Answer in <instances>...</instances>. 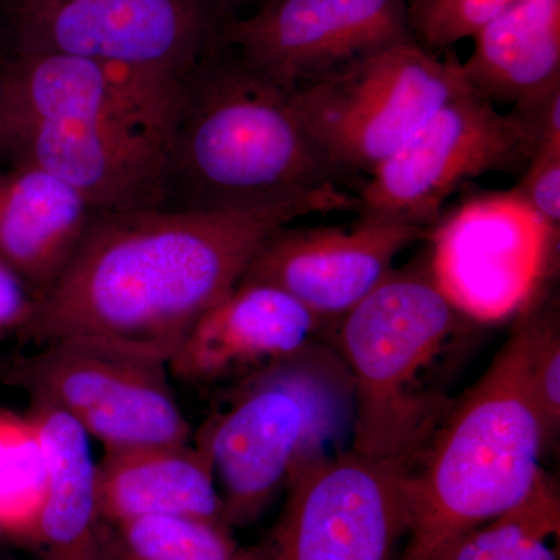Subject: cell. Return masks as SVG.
Instances as JSON below:
<instances>
[{"instance_id":"cell-1","label":"cell","mask_w":560,"mask_h":560,"mask_svg":"<svg viewBox=\"0 0 560 560\" xmlns=\"http://www.w3.org/2000/svg\"><path fill=\"white\" fill-rule=\"evenodd\" d=\"M357 209L305 200L253 210L97 212L72 259L36 296L24 329L38 345L92 340L168 363L191 327L245 275L261 243L302 217Z\"/></svg>"},{"instance_id":"cell-2","label":"cell","mask_w":560,"mask_h":560,"mask_svg":"<svg viewBox=\"0 0 560 560\" xmlns=\"http://www.w3.org/2000/svg\"><path fill=\"white\" fill-rule=\"evenodd\" d=\"M326 160L289 92L234 55L191 73L168 145L164 208L230 212L318 200H359Z\"/></svg>"},{"instance_id":"cell-3","label":"cell","mask_w":560,"mask_h":560,"mask_svg":"<svg viewBox=\"0 0 560 560\" xmlns=\"http://www.w3.org/2000/svg\"><path fill=\"white\" fill-rule=\"evenodd\" d=\"M529 307L489 370L411 470V528L401 560H434L469 530L521 504L551 442L528 381Z\"/></svg>"},{"instance_id":"cell-4","label":"cell","mask_w":560,"mask_h":560,"mask_svg":"<svg viewBox=\"0 0 560 560\" xmlns=\"http://www.w3.org/2000/svg\"><path fill=\"white\" fill-rule=\"evenodd\" d=\"M355 396L337 350L312 342L242 378L195 444L208 453L230 528L248 526L352 431Z\"/></svg>"},{"instance_id":"cell-5","label":"cell","mask_w":560,"mask_h":560,"mask_svg":"<svg viewBox=\"0 0 560 560\" xmlns=\"http://www.w3.org/2000/svg\"><path fill=\"white\" fill-rule=\"evenodd\" d=\"M463 315L441 289L430 250L385 279L335 324V346L355 396L353 451L416 466L430 408L415 393Z\"/></svg>"},{"instance_id":"cell-6","label":"cell","mask_w":560,"mask_h":560,"mask_svg":"<svg viewBox=\"0 0 560 560\" xmlns=\"http://www.w3.org/2000/svg\"><path fill=\"white\" fill-rule=\"evenodd\" d=\"M560 90L501 113L470 90L441 106L368 176L359 217L430 231L448 198L490 172H523L550 121Z\"/></svg>"},{"instance_id":"cell-7","label":"cell","mask_w":560,"mask_h":560,"mask_svg":"<svg viewBox=\"0 0 560 560\" xmlns=\"http://www.w3.org/2000/svg\"><path fill=\"white\" fill-rule=\"evenodd\" d=\"M469 90L460 62L415 40L289 92L320 153L341 175L370 176L423 121Z\"/></svg>"},{"instance_id":"cell-8","label":"cell","mask_w":560,"mask_h":560,"mask_svg":"<svg viewBox=\"0 0 560 560\" xmlns=\"http://www.w3.org/2000/svg\"><path fill=\"white\" fill-rule=\"evenodd\" d=\"M18 54H62L190 79L220 49L217 0H7Z\"/></svg>"},{"instance_id":"cell-9","label":"cell","mask_w":560,"mask_h":560,"mask_svg":"<svg viewBox=\"0 0 560 560\" xmlns=\"http://www.w3.org/2000/svg\"><path fill=\"white\" fill-rule=\"evenodd\" d=\"M7 374L31 399L65 411L105 452L191 442L165 361L106 342L61 340Z\"/></svg>"},{"instance_id":"cell-10","label":"cell","mask_w":560,"mask_h":560,"mask_svg":"<svg viewBox=\"0 0 560 560\" xmlns=\"http://www.w3.org/2000/svg\"><path fill=\"white\" fill-rule=\"evenodd\" d=\"M412 469L353 448L305 467L285 489L267 560H401Z\"/></svg>"},{"instance_id":"cell-11","label":"cell","mask_w":560,"mask_h":560,"mask_svg":"<svg viewBox=\"0 0 560 560\" xmlns=\"http://www.w3.org/2000/svg\"><path fill=\"white\" fill-rule=\"evenodd\" d=\"M412 40L404 0H268L221 25V47L280 90Z\"/></svg>"},{"instance_id":"cell-12","label":"cell","mask_w":560,"mask_h":560,"mask_svg":"<svg viewBox=\"0 0 560 560\" xmlns=\"http://www.w3.org/2000/svg\"><path fill=\"white\" fill-rule=\"evenodd\" d=\"M0 145L97 212L164 208L167 200L171 142L160 136L95 121L0 119Z\"/></svg>"},{"instance_id":"cell-13","label":"cell","mask_w":560,"mask_h":560,"mask_svg":"<svg viewBox=\"0 0 560 560\" xmlns=\"http://www.w3.org/2000/svg\"><path fill=\"white\" fill-rule=\"evenodd\" d=\"M430 235L422 228L357 219L348 226H287L272 232L249 261L241 282L289 293L334 329L390 271L394 261Z\"/></svg>"},{"instance_id":"cell-14","label":"cell","mask_w":560,"mask_h":560,"mask_svg":"<svg viewBox=\"0 0 560 560\" xmlns=\"http://www.w3.org/2000/svg\"><path fill=\"white\" fill-rule=\"evenodd\" d=\"M187 80L62 54H18L0 79V119L116 125L171 142Z\"/></svg>"},{"instance_id":"cell-15","label":"cell","mask_w":560,"mask_h":560,"mask_svg":"<svg viewBox=\"0 0 560 560\" xmlns=\"http://www.w3.org/2000/svg\"><path fill=\"white\" fill-rule=\"evenodd\" d=\"M558 248V235L526 208L481 219L464 213L438 231L429 250L434 278L460 315L497 323L533 304Z\"/></svg>"},{"instance_id":"cell-16","label":"cell","mask_w":560,"mask_h":560,"mask_svg":"<svg viewBox=\"0 0 560 560\" xmlns=\"http://www.w3.org/2000/svg\"><path fill=\"white\" fill-rule=\"evenodd\" d=\"M319 331L318 319L285 291L238 282L191 327L168 371L198 385L242 381L307 348Z\"/></svg>"},{"instance_id":"cell-17","label":"cell","mask_w":560,"mask_h":560,"mask_svg":"<svg viewBox=\"0 0 560 560\" xmlns=\"http://www.w3.org/2000/svg\"><path fill=\"white\" fill-rule=\"evenodd\" d=\"M95 482L103 523L171 515L226 525L212 463L195 442L106 451Z\"/></svg>"},{"instance_id":"cell-18","label":"cell","mask_w":560,"mask_h":560,"mask_svg":"<svg viewBox=\"0 0 560 560\" xmlns=\"http://www.w3.org/2000/svg\"><path fill=\"white\" fill-rule=\"evenodd\" d=\"M92 213L49 173L28 165L0 173V264L39 296L72 259Z\"/></svg>"},{"instance_id":"cell-19","label":"cell","mask_w":560,"mask_h":560,"mask_svg":"<svg viewBox=\"0 0 560 560\" xmlns=\"http://www.w3.org/2000/svg\"><path fill=\"white\" fill-rule=\"evenodd\" d=\"M460 62L469 90L490 105L540 101L560 88V0H517L481 28Z\"/></svg>"},{"instance_id":"cell-20","label":"cell","mask_w":560,"mask_h":560,"mask_svg":"<svg viewBox=\"0 0 560 560\" xmlns=\"http://www.w3.org/2000/svg\"><path fill=\"white\" fill-rule=\"evenodd\" d=\"M47 458V490L32 550L40 560H103L97 463L91 438L49 401L32 399Z\"/></svg>"},{"instance_id":"cell-21","label":"cell","mask_w":560,"mask_h":560,"mask_svg":"<svg viewBox=\"0 0 560 560\" xmlns=\"http://www.w3.org/2000/svg\"><path fill=\"white\" fill-rule=\"evenodd\" d=\"M103 560H267L265 545L245 547L224 523L195 517L102 522Z\"/></svg>"},{"instance_id":"cell-22","label":"cell","mask_w":560,"mask_h":560,"mask_svg":"<svg viewBox=\"0 0 560 560\" xmlns=\"http://www.w3.org/2000/svg\"><path fill=\"white\" fill-rule=\"evenodd\" d=\"M560 499L547 474L517 506L469 530L434 560H559Z\"/></svg>"},{"instance_id":"cell-23","label":"cell","mask_w":560,"mask_h":560,"mask_svg":"<svg viewBox=\"0 0 560 560\" xmlns=\"http://www.w3.org/2000/svg\"><path fill=\"white\" fill-rule=\"evenodd\" d=\"M47 490V458L31 412H0V540L32 548Z\"/></svg>"},{"instance_id":"cell-24","label":"cell","mask_w":560,"mask_h":560,"mask_svg":"<svg viewBox=\"0 0 560 560\" xmlns=\"http://www.w3.org/2000/svg\"><path fill=\"white\" fill-rule=\"evenodd\" d=\"M514 2L517 0H427L405 11L412 40L440 57L460 40L474 38Z\"/></svg>"},{"instance_id":"cell-25","label":"cell","mask_w":560,"mask_h":560,"mask_svg":"<svg viewBox=\"0 0 560 560\" xmlns=\"http://www.w3.org/2000/svg\"><path fill=\"white\" fill-rule=\"evenodd\" d=\"M529 316V388L552 440L560 425L559 313L552 307L530 304Z\"/></svg>"},{"instance_id":"cell-26","label":"cell","mask_w":560,"mask_h":560,"mask_svg":"<svg viewBox=\"0 0 560 560\" xmlns=\"http://www.w3.org/2000/svg\"><path fill=\"white\" fill-rule=\"evenodd\" d=\"M512 194L551 234L560 231V119L551 121L537 143Z\"/></svg>"},{"instance_id":"cell-27","label":"cell","mask_w":560,"mask_h":560,"mask_svg":"<svg viewBox=\"0 0 560 560\" xmlns=\"http://www.w3.org/2000/svg\"><path fill=\"white\" fill-rule=\"evenodd\" d=\"M35 300L32 290L0 264V330L24 329L35 308Z\"/></svg>"},{"instance_id":"cell-28","label":"cell","mask_w":560,"mask_h":560,"mask_svg":"<svg viewBox=\"0 0 560 560\" xmlns=\"http://www.w3.org/2000/svg\"><path fill=\"white\" fill-rule=\"evenodd\" d=\"M217 2L220 3L221 10H223L224 16H226L228 7H230L231 2H234V0H217ZM265 2H268V0H257L256 9H259V7L264 5Z\"/></svg>"},{"instance_id":"cell-29","label":"cell","mask_w":560,"mask_h":560,"mask_svg":"<svg viewBox=\"0 0 560 560\" xmlns=\"http://www.w3.org/2000/svg\"><path fill=\"white\" fill-rule=\"evenodd\" d=\"M7 541L0 540V560H16L5 550V547H3Z\"/></svg>"},{"instance_id":"cell-30","label":"cell","mask_w":560,"mask_h":560,"mask_svg":"<svg viewBox=\"0 0 560 560\" xmlns=\"http://www.w3.org/2000/svg\"><path fill=\"white\" fill-rule=\"evenodd\" d=\"M405 2V9L407 7L418 5V3L427 2V0H404Z\"/></svg>"}]
</instances>
